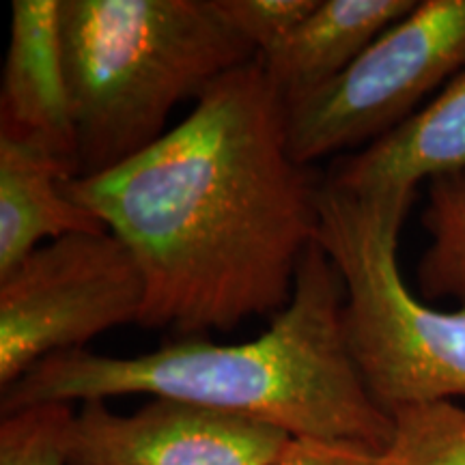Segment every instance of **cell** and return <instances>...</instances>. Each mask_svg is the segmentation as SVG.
<instances>
[{
    "label": "cell",
    "instance_id": "4",
    "mask_svg": "<svg viewBox=\"0 0 465 465\" xmlns=\"http://www.w3.org/2000/svg\"><path fill=\"white\" fill-rule=\"evenodd\" d=\"M416 192L349 194L322 185L317 243L345 287L349 356L388 416L465 397V304L438 311L399 270V237Z\"/></svg>",
    "mask_w": 465,
    "mask_h": 465
},
{
    "label": "cell",
    "instance_id": "1",
    "mask_svg": "<svg viewBox=\"0 0 465 465\" xmlns=\"http://www.w3.org/2000/svg\"><path fill=\"white\" fill-rule=\"evenodd\" d=\"M322 185L291 153L287 108L259 58L218 78L143 153L63 182L141 267L138 325L182 336L289 306L317 243Z\"/></svg>",
    "mask_w": 465,
    "mask_h": 465
},
{
    "label": "cell",
    "instance_id": "13",
    "mask_svg": "<svg viewBox=\"0 0 465 465\" xmlns=\"http://www.w3.org/2000/svg\"><path fill=\"white\" fill-rule=\"evenodd\" d=\"M391 465H465V410L450 401L392 414Z\"/></svg>",
    "mask_w": 465,
    "mask_h": 465
},
{
    "label": "cell",
    "instance_id": "5",
    "mask_svg": "<svg viewBox=\"0 0 465 465\" xmlns=\"http://www.w3.org/2000/svg\"><path fill=\"white\" fill-rule=\"evenodd\" d=\"M465 67V0H422L328 84L287 108V138L304 166L397 130Z\"/></svg>",
    "mask_w": 465,
    "mask_h": 465
},
{
    "label": "cell",
    "instance_id": "10",
    "mask_svg": "<svg viewBox=\"0 0 465 465\" xmlns=\"http://www.w3.org/2000/svg\"><path fill=\"white\" fill-rule=\"evenodd\" d=\"M416 0H317V7L263 63L282 102H295L351 65Z\"/></svg>",
    "mask_w": 465,
    "mask_h": 465
},
{
    "label": "cell",
    "instance_id": "6",
    "mask_svg": "<svg viewBox=\"0 0 465 465\" xmlns=\"http://www.w3.org/2000/svg\"><path fill=\"white\" fill-rule=\"evenodd\" d=\"M143 304L141 267L114 232L44 243L0 278V388L54 353L138 323Z\"/></svg>",
    "mask_w": 465,
    "mask_h": 465
},
{
    "label": "cell",
    "instance_id": "16",
    "mask_svg": "<svg viewBox=\"0 0 465 465\" xmlns=\"http://www.w3.org/2000/svg\"><path fill=\"white\" fill-rule=\"evenodd\" d=\"M274 465H391V459L356 441L291 438Z\"/></svg>",
    "mask_w": 465,
    "mask_h": 465
},
{
    "label": "cell",
    "instance_id": "8",
    "mask_svg": "<svg viewBox=\"0 0 465 465\" xmlns=\"http://www.w3.org/2000/svg\"><path fill=\"white\" fill-rule=\"evenodd\" d=\"M0 138L72 168L75 127L63 54L61 0H14L0 84Z\"/></svg>",
    "mask_w": 465,
    "mask_h": 465
},
{
    "label": "cell",
    "instance_id": "15",
    "mask_svg": "<svg viewBox=\"0 0 465 465\" xmlns=\"http://www.w3.org/2000/svg\"><path fill=\"white\" fill-rule=\"evenodd\" d=\"M213 7L257 58H265L281 48L317 0H213Z\"/></svg>",
    "mask_w": 465,
    "mask_h": 465
},
{
    "label": "cell",
    "instance_id": "7",
    "mask_svg": "<svg viewBox=\"0 0 465 465\" xmlns=\"http://www.w3.org/2000/svg\"><path fill=\"white\" fill-rule=\"evenodd\" d=\"M291 435L257 420L171 399L130 416L86 401L65 429L67 465H274Z\"/></svg>",
    "mask_w": 465,
    "mask_h": 465
},
{
    "label": "cell",
    "instance_id": "2",
    "mask_svg": "<svg viewBox=\"0 0 465 465\" xmlns=\"http://www.w3.org/2000/svg\"><path fill=\"white\" fill-rule=\"evenodd\" d=\"M345 287L319 243L302 259L289 306L257 339L220 345L185 336L138 356L54 353L3 391V416L44 403L151 394L282 429L291 438L345 440L386 452L392 418L371 399L349 356Z\"/></svg>",
    "mask_w": 465,
    "mask_h": 465
},
{
    "label": "cell",
    "instance_id": "11",
    "mask_svg": "<svg viewBox=\"0 0 465 465\" xmlns=\"http://www.w3.org/2000/svg\"><path fill=\"white\" fill-rule=\"evenodd\" d=\"M72 168L44 151L0 138V278L44 243L74 232H104L95 213L69 199Z\"/></svg>",
    "mask_w": 465,
    "mask_h": 465
},
{
    "label": "cell",
    "instance_id": "9",
    "mask_svg": "<svg viewBox=\"0 0 465 465\" xmlns=\"http://www.w3.org/2000/svg\"><path fill=\"white\" fill-rule=\"evenodd\" d=\"M457 173H465V67L403 125L336 162L323 183L371 196Z\"/></svg>",
    "mask_w": 465,
    "mask_h": 465
},
{
    "label": "cell",
    "instance_id": "3",
    "mask_svg": "<svg viewBox=\"0 0 465 465\" xmlns=\"http://www.w3.org/2000/svg\"><path fill=\"white\" fill-rule=\"evenodd\" d=\"M75 179L143 153L174 106L257 58L213 0H61Z\"/></svg>",
    "mask_w": 465,
    "mask_h": 465
},
{
    "label": "cell",
    "instance_id": "12",
    "mask_svg": "<svg viewBox=\"0 0 465 465\" xmlns=\"http://www.w3.org/2000/svg\"><path fill=\"white\" fill-rule=\"evenodd\" d=\"M422 226L431 243L418 261L422 300L457 298L465 304V173L429 182Z\"/></svg>",
    "mask_w": 465,
    "mask_h": 465
},
{
    "label": "cell",
    "instance_id": "14",
    "mask_svg": "<svg viewBox=\"0 0 465 465\" xmlns=\"http://www.w3.org/2000/svg\"><path fill=\"white\" fill-rule=\"evenodd\" d=\"M72 414V405L44 403L3 416L0 465H67L63 440Z\"/></svg>",
    "mask_w": 465,
    "mask_h": 465
}]
</instances>
